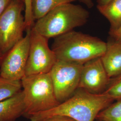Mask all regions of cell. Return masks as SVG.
<instances>
[{
  "label": "cell",
  "instance_id": "30bf717a",
  "mask_svg": "<svg viewBox=\"0 0 121 121\" xmlns=\"http://www.w3.org/2000/svg\"><path fill=\"white\" fill-rule=\"evenodd\" d=\"M100 59L108 77L114 78L121 73V41L112 38L107 43L106 51Z\"/></svg>",
  "mask_w": 121,
  "mask_h": 121
},
{
  "label": "cell",
  "instance_id": "44dd1931",
  "mask_svg": "<svg viewBox=\"0 0 121 121\" xmlns=\"http://www.w3.org/2000/svg\"><path fill=\"white\" fill-rule=\"evenodd\" d=\"M80 2L85 4L86 7L89 9L91 8L94 6V3L92 0H78Z\"/></svg>",
  "mask_w": 121,
  "mask_h": 121
},
{
  "label": "cell",
  "instance_id": "7c38bea8",
  "mask_svg": "<svg viewBox=\"0 0 121 121\" xmlns=\"http://www.w3.org/2000/svg\"><path fill=\"white\" fill-rule=\"evenodd\" d=\"M99 11L110 24L109 32L117 30L121 26V0H112L103 6H97Z\"/></svg>",
  "mask_w": 121,
  "mask_h": 121
},
{
  "label": "cell",
  "instance_id": "9a60e30c",
  "mask_svg": "<svg viewBox=\"0 0 121 121\" xmlns=\"http://www.w3.org/2000/svg\"><path fill=\"white\" fill-rule=\"evenodd\" d=\"M95 120L121 121V99L112 103L97 114Z\"/></svg>",
  "mask_w": 121,
  "mask_h": 121
},
{
  "label": "cell",
  "instance_id": "ffe728a7",
  "mask_svg": "<svg viewBox=\"0 0 121 121\" xmlns=\"http://www.w3.org/2000/svg\"><path fill=\"white\" fill-rule=\"evenodd\" d=\"M12 0H0V16L7 8Z\"/></svg>",
  "mask_w": 121,
  "mask_h": 121
},
{
  "label": "cell",
  "instance_id": "e0dca14e",
  "mask_svg": "<svg viewBox=\"0 0 121 121\" xmlns=\"http://www.w3.org/2000/svg\"><path fill=\"white\" fill-rule=\"evenodd\" d=\"M24 17L26 30L31 29L35 23L31 13V0H24Z\"/></svg>",
  "mask_w": 121,
  "mask_h": 121
},
{
  "label": "cell",
  "instance_id": "2e32d148",
  "mask_svg": "<svg viewBox=\"0 0 121 121\" xmlns=\"http://www.w3.org/2000/svg\"><path fill=\"white\" fill-rule=\"evenodd\" d=\"M114 100L121 99V73L111 78L108 86L104 92Z\"/></svg>",
  "mask_w": 121,
  "mask_h": 121
},
{
  "label": "cell",
  "instance_id": "ba28073f",
  "mask_svg": "<svg viewBox=\"0 0 121 121\" xmlns=\"http://www.w3.org/2000/svg\"><path fill=\"white\" fill-rule=\"evenodd\" d=\"M4 54L0 63V76L13 80H21L25 69L30 48V31Z\"/></svg>",
  "mask_w": 121,
  "mask_h": 121
},
{
  "label": "cell",
  "instance_id": "6da1fadb",
  "mask_svg": "<svg viewBox=\"0 0 121 121\" xmlns=\"http://www.w3.org/2000/svg\"><path fill=\"white\" fill-rule=\"evenodd\" d=\"M114 100L105 93L92 94L78 88L69 99L57 106L42 112L31 114L30 121H43L51 117L61 115L76 121H95L97 114L112 104Z\"/></svg>",
  "mask_w": 121,
  "mask_h": 121
},
{
  "label": "cell",
  "instance_id": "3957f363",
  "mask_svg": "<svg viewBox=\"0 0 121 121\" xmlns=\"http://www.w3.org/2000/svg\"><path fill=\"white\" fill-rule=\"evenodd\" d=\"M89 15V12L81 5L65 3L36 20L32 28L47 39L55 38L84 25Z\"/></svg>",
  "mask_w": 121,
  "mask_h": 121
},
{
  "label": "cell",
  "instance_id": "9c48e42d",
  "mask_svg": "<svg viewBox=\"0 0 121 121\" xmlns=\"http://www.w3.org/2000/svg\"><path fill=\"white\" fill-rule=\"evenodd\" d=\"M110 79L100 57L96 58L83 65L78 88L92 94H101L106 90Z\"/></svg>",
  "mask_w": 121,
  "mask_h": 121
},
{
  "label": "cell",
  "instance_id": "ac0fdd59",
  "mask_svg": "<svg viewBox=\"0 0 121 121\" xmlns=\"http://www.w3.org/2000/svg\"><path fill=\"white\" fill-rule=\"evenodd\" d=\"M43 121H76L73 119L65 116L58 115L51 117Z\"/></svg>",
  "mask_w": 121,
  "mask_h": 121
},
{
  "label": "cell",
  "instance_id": "5bb4252c",
  "mask_svg": "<svg viewBox=\"0 0 121 121\" xmlns=\"http://www.w3.org/2000/svg\"><path fill=\"white\" fill-rule=\"evenodd\" d=\"M21 80H13L0 76V102L22 91Z\"/></svg>",
  "mask_w": 121,
  "mask_h": 121
},
{
  "label": "cell",
  "instance_id": "8fae6325",
  "mask_svg": "<svg viewBox=\"0 0 121 121\" xmlns=\"http://www.w3.org/2000/svg\"><path fill=\"white\" fill-rule=\"evenodd\" d=\"M25 112L24 96L22 91L0 102V121H16Z\"/></svg>",
  "mask_w": 121,
  "mask_h": 121
},
{
  "label": "cell",
  "instance_id": "7a4b0ae2",
  "mask_svg": "<svg viewBox=\"0 0 121 121\" xmlns=\"http://www.w3.org/2000/svg\"><path fill=\"white\" fill-rule=\"evenodd\" d=\"M106 48L101 39L73 30L54 38L51 48L57 60L82 64L100 57Z\"/></svg>",
  "mask_w": 121,
  "mask_h": 121
},
{
  "label": "cell",
  "instance_id": "8992f818",
  "mask_svg": "<svg viewBox=\"0 0 121 121\" xmlns=\"http://www.w3.org/2000/svg\"><path fill=\"white\" fill-rule=\"evenodd\" d=\"M84 64L57 60L49 72L58 101L69 99L78 88Z\"/></svg>",
  "mask_w": 121,
  "mask_h": 121
},
{
  "label": "cell",
  "instance_id": "5b68a950",
  "mask_svg": "<svg viewBox=\"0 0 121 121\" xmlns=\"http://www.w3.org/2000/svg\"><path fill=\"white\" fill-rule=\"evenodd\" d=\"M24 3L12 0L0 16V48L4 55L23 38L26 30Z\"/></svg>",
  "mask_w": 121,
  "mask_h": 121
},
{
  "label": "cell",
  "instance_id": "4fadbf2b",
  "mask_svg": "<svg viewBox=\"0 0 121 121\" xmlns=\"http://www.w3.org/2000/svg\"><path fill=\"white\" fill-rule=\"evenodd\" d=\"M75 0H31V13L35 21L43 17L58 5L72 3Z\"/></svg>",
  "mask_w": 121,
  "mask_h": 121
},
{
  "label": "cell",
  "instance_id": "7402d4cb",
  "mask_svg": "<svg viewBox=\"0 0 121 121\" xmlns=\"http://www.w3.org/2000/svg\"><path fill=\"white\" fill-rule=\"evenodd\" d=\"M112 0H97V6H103L107 4Z\"/></svg>",
  "mask_w": 121,
  "mask_h": 121
},
{
  "label": "cell",
  "instance_id": "603a6c76",
  "mask_svg": "<svg viewBox=\"0 0 121 121\" xmlns=\"http://www.w3.org/2000/svg\"><path fill=\"white\" fill-rule=\"evenodd\" d=\"M4 56V54L2 53V52H1V50H0V61L2 60V58H3V56Z\"/></svg>",
  "mask_w": 121,
  "mask_h": 121
},
{
  "label": "cell",
  "instance_id": "d6986e66",
  "mask_svg": "<svg viewBox=\"0 0 121 121\" xmlns=\"http://www.w3.org/2000/svg\"><path fill=\"white\" fill-rule=\"evenodd\" d=\"M109 34L112 39L116 40L121 41V26L117 30L109 32Z\"/></svg>",
  "mask_w": 121,
  "mask_h": 121
},
{
  "label": "cell",
  "instance_id": "277c9868",
  "mask_svg": "<svg viewBox=\"0 0 121 121\" xmlns=\"http://www.w3.org/2000/svg\"><path fill=\"white\" fill-rule=\"evenodd\" d=\"M21 81L25 104L24 117L47 111L60 104L56 99L49 73L25 75Z\"/></svg>",
  "mask_w": 121,
  "mask_h": 121
},
{
  "label": "cell",
  "instance_id": "52a82bcc",
  "mask_svg": "<svg viewBox=\"0 0 121 121\" xmlns=\"http://www.w3.org/2000/svg\"><path fill=\"white\" fill-rule=\"evenodd\" d=\"M48 39L30 29V43L25 75L48 73L57 60L54 52L50 48Z\"/></svg>",
  "mask_w": 121,
  "mask_h": 121
},
{
  "label": "cell",
  "instance_id": "cb8c5ba5",
  "mask_svg": "<svg viewBox=\"0 0 121 121\" xmlns=\"http://www.w3.org/2000/svg\"><path fill=\"white\" fill-rule=\"evenodd\" d=\"M20 0V1H21L23 2L24 3V0Z\"/></svg>",
  "mask_w": 121,
  "mask_h": 121
},
{
  "label": "cell",
  "instance_id": "d4e9b609",
  "mask_svg": "<svg viewBox=\"0 0 121 121\" xmlns=\"http://www.w3.org/2000/svg\"><path fill=\"white\" fill-rule=\"evenodd\" d=\"M95 121H102L100 120H95Z\"/></svg>",
  "mask_w": 121,
  "mask_h": 121
}]
</instances>
